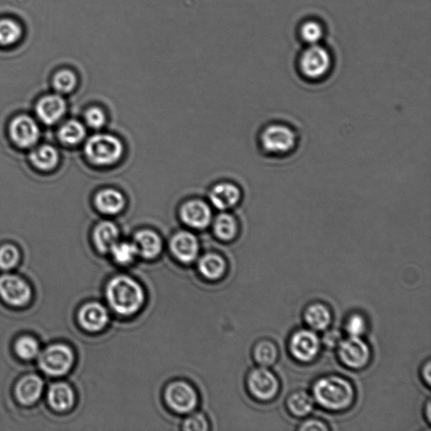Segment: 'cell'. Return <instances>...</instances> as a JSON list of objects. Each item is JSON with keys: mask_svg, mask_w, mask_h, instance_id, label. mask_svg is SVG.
Here are the masks:
<instances>
[{"mask_svg": "<svg viewBox=\"0 0 431 431\" xmlns=\"http://www.w3.org/2000/svg\"><path fill=\"white\" fill-rule=\"evenodd\" d=\"M303 319L308 329L320 332L330 327L333 322V312L329 305L322 302H312L304 308Z\"/></svg>", "mask_w": 431, "mask_h": 431, "instance_id": "cell-14", "label": "cell"}, {"mask_svg": "<svg viewBox=\"0 0 431 431\" xmlns=\"http://www.w3.org/2000/svg\"><path fill=\"white\" fill-rule=\"evenodd\" d=\"M86 123L93 128H101L106 123V115L98 107L90 108L85 114Z\"/></svg>", "mask_w": 431, "mask_h": 431, "instance_id": "cell-39", "label": "cell"}, {"mask_svg": "<svg viewBox=\"0 0 431 431\" xmlns=\"http://www.w3.org/2000/svg\"><path fill=\"white\" fill-rule=\"evenodd\" d=\"M21 35L20 25L11 20H0V44L8 46L19 40Z\"/></svg>", "mask_w": 431, "mask_h": 431, "instance_id": "cell-33", "label": "cell"}, {"mask_svg": "<svg viewBox=\"0 0 431 431\" xmlns=\"http://www.w3.org/2000/svg\"><path fill=\"white\" fill-rule=\"evenodd\" d=\"M321 338L310 329L293 331L287 341V350L291 358L302 364H309L320 356L322 348Z\"/></svg>", "mask_w": 431, "mask_h": 431, "instance_id": "cell-5", "label": "cell"}, {"mask_svg": "<svg viewBox=\"0 0 431 431\" xmlns=\"http://www.w3.org/2000/svg\"><path fill=\"white\" fill-rule=\"evenodd\" d=\"M43 387H44V383L41 377L37 375L25 376L16 386L17 399L24 406H30L40 399Z\"/></svg>", "mask_w": 431, "mask_h": 431, "instance_id": "cell-19", "label": "cell"}, {"mask_svg": "<svg viewBox=\"0 0 431 431\" xmlns=\"http://www.w3.org/2000/svg\"><path fill=\"white\" fill-rule=\"evenodd\" d=\"M20 260V252L11 245L0 248V268L8 271L15 268Z\"/></svg>", "mask_w": 431, "mask_h": 431, "instance_id": "cell-36", "label": "cell"}, {"mask_svg": "<svg viewBox=\"0 0 431 431\" xmlns=\"http://www.w3.org/2000/svg\"><path fill=\"white\" fill-rule=\"evenodd\" d=\"M77 78L71 71H62L56 73L54 78V86L58 92L67 94L75 89Z\"/></svg>", "mask_w": 431, "mask_h": 431, "instance_id": "cell-35", "label": "cell"}, {"mask_svg": "<svg viewBox=\"0 0 431 431\" xmlns=\"http://www.w3.org/2000/svg\"><path fill=\"white\" fill-rule=\"evenodd\" d=\"M430 372H431V363H430V360L428 359L427 360L425 361V363L423 365H422V367L420 369V376H421L422 380H423L425 384L428 387H430V383H431Z\"/></svg>", "mask_w": 431, "mask_h": 431, "instance_id": "cell-41", "label": "cell"}, {"mask_svg": "<svg viewBox=\"0 0 431 431\" xmlns=\"http://www.w3.org/2000/svg\"><path fill=\"white\" fill-rule=\"evenodd\" d=\"M329 426L323 420L315 417H306L298 426L297 430L300 431H328Z\"/></svg>", "mask_w": 431, "mask_h": 431, "instance_id": "cell-38", "label": "cell"}, {"mask_svg": "<svg viewBox=\"0 0 431 431\" xmlns=\"http://www.w3.org/2000/svg\"><path fill=\"white\" fill-rule=\"evenodd\" d=\"M425 419L427 420L429 423L431 422V403L430 400H428L427 403H426L425 408Z\"/></svg>", "mask_w": 431, "mask_h": 431, "instance_id": "cell-42", "label": "cell"}, {"mask_svg": "<svg viewBox=\"0 0 431 431\" xmlns=\"http://www.w3.org/2000/svg\"><path fill=\"white\" fill-rule=\"evenodd\" d=\"M336 349L339 360L348 369L360 371L371 363V347L363 337L343 338Z\"/></svg>", "mask_w": 431, "mask_h": 431, "instance_id": "cell-8", "label": "cell"}, {"mask_svg": "<svg viewBox=\"0 0 431 431\" xmlns=\"http://www.w3.org/2000/svg\"><path fill=\"white\" fill-rule=\"evenodd\" d=\"M200 273L208 280H217L224 275L227 264L219 255L207 254L204 255L198 263Z\"/></svg>", "mask_w": 431, "mask_h": 431, "instance_id": "cell-26", "label": "cell"}, {"mask_svg": "<svg viewBox=\"0 0 431 431\" xmlns=\"http://www.w3.org/2000/svg\"><path fill=\"white\" fill-rule=\"evenodd\" d=\"M106 296L113 310L123 316L134 315L145 301L141 285L128 276L113 277L107 286Z\"/></svg>", "mask_w": 431, "mask_h": 431, "instance_id": "cell-3", "label": "cell"}, {"mask_svg": "<svg viewBox=\"0 0 431 431\" xmlns=\"http://www.w3.org/2000/svg\"><path fill=\"white\" fill-rule=\"evenodd\" d=\"M299 32L302 40L308 45L319 44L324 35L323 25L315 20L305 21Z\"/></svg>", "mask_w": 431, "mask_h": 431, "instance_id": "cell-30", "label": "cell"}, {"mask_svg": "<svg viewBox=\"0 0 431 431\" xmlns=\"http://www.w3.org/2000/svg\"><path fill=\"white\" fill-rule=\"evenodd\" d=\"M49 402L51 407L56 411H68L75 403V393L71 387L66 383H56L50 387Z\"/></svg>", "mask_w": 431, "mask_h": 431, "instance_id": "cell-23", "label": "cell"}, {"mask_svg": "<svg viewBox=\"0 0 431 431\" xmlns=\"http://www.w3.org/2000/svg\"><path fill=\"white\" fill-rule=\"evenodd\" d=\"M238 224L236 219L229 213H221L214 223L216 236L223 241H231L237 236Z\"/></svg>", "mask_w": 431, "mask_h": 431, "instance_id": "cell-28", "label": "cell"}, {"mask_svg": "<svg viewBox=\"0 0 431 431\" xmlns=\"http://www.w3.org/2000/svg\"><path fill=\"white\" fill-rule=\"evenodd\" d=\"M113 259L120 265H128L132 263L138 255L134 243H119L117 242L111 250Z\"/></svg>", "mask_w": 431, "mask_h": 431, "instance_id": "cell-31", "label": "cell"}, {"mask_svg": "<svg viewBox=\"0 0 431 431\" xmlns=\"http://www.w3.org/2000/svg\"><path fill=\"white\" fill-rule=\"evenodd\" d=\"M75 355L71 347L55 344L43 351L39 357V365L43 372L52 377L63 376L71 371Z\"/></svg>", "mask_w": 431, "mask_h": 431, "instance_id": "cell-9", "label": "cell"}, {"mask_svg": "<svg viewBox=\"0 0 431 431\" xmlns=\"http://www.w3.org/2000/svg\"><path fill=\"white\" fill-rule=\"evenodd\" d=\"M302 136L289 121L271 120L265 123L257 137L259 150L265 158L282 160L291 158L299 150Z\"/></svg>", "mask_w": 431, "mask_h": 431, "instance_id": "cell-1", "label": "cell"}, {"mask_svg": "<svg viewBox=\"0 0 431 431\" xmlns=\"http://www.w3.org/2000/svg\"><path fill=\"white\" fill-rule=\"evenodd\" d=\"M333 60L327 49L319 44L308 45L297 62L298 75L308 84H320L329 77Z\"/></svg>", "mask_w": 431, "mask_h": 431, "instance_id": "cell-4", "label": "cell"}, {"mask_svg": "<svg viewBox=\"0 0 431 431\" xmlns=\"http://www.w3.org/2000/svg\"><path fill=\"white\" fill-rule=\"evenodd\" d=\"M134 245L138 255L145 259H154L162 251V241L158 234L151 230L139 231L135 235Z\"/></svg>", "mask_w": 431, "mask_h": 431, "instance_id": "cell-21", "label": "cell"}, {"mask_svg": "<svg viewBox=\"0 0 431 431\" xmlns=\"http://www.w3.org/2000/svg\"><path fill=\"white\" fill-rule=\"evenodd\" d=\"M315 402L311 394L304 390H297L289 395L286 400V408L290 415L299 419H304L311 415Z\"/></svg>", "mask_w": 431, "mask_h": 431, "instance_id": "cell-20", "label": "cell"}, {"mask_svg": "<svg viewBox=\"0 0 431 431\" xmlns=\"http://www.w3.org/2000/svg\"><path fill=\"white\" fill-rule=\"evenodd\" d=\"M119 238V230L111 221H103L95 227L93 233V241L97 249L101 253L110 252L116 245Z\"/></svg>", "mask_w": 431, "mask_h": 431, "instance_id": "cell-22", "label": "cell"}, {"mask_svg": "<svg viewBox=\"0 0 431 431\" xmlns=\"http://www.w3.org/2000/svg\"><path fill=\"white\" fill-rule=\"evenodd\" d=\"M78 322L83 329L90 332H99L108 324L107 309L99 303H87L78 312Z\"/></svg>", "mask_w": 431, "mask_h": 431, "instance_id": "cell-13", "label": "cell"}, {"mask_svg": "<svg viewBox=\"0 0 431 431\" xmlns=\"http://www.w3.org/2000/svg\"><path fill=\"white\" fill-rule=\"evenodd\" d=\"M95 204L98 210L104 214L115 215L125 207L126 201L123 194L119 190L106 189L97 195Z\"/></svg>", "mask_w": 431, "mask_h": 431, "instance_id": "cell-24", "label": "cell"}, {"mask_svg": "<svg viewBox=\"0 0 431 431\" xmlns=\"http://www.w3.org/2000/svg\"><path fill=\"white\" fill-rule=\"evenodd\" d=\"M311 395L315 403L331 413L345 412L356 401V391L346 377L329 374L320 377L312 383Z\"/></svg>", "mask_w": 431, "mask_h": 431, "instance_id": "cell-2", "label": "cell"}, {"mask_svg": "<svg viewBox=\"0 0 431 431\" xmlns=\"http://www.w3.org/2000/svg\"><path fill=\"white\" fill-rule=\"evenodd\" d=\"M183 221L190 228L203 229L211 223L210 207L199 200H193L183 205L181 210Z\"/></svg>", "mask_w": 431, "mask_h": 431, "instance_id": "cell-16", "label": "cell"}, {"mask_svg": "<svg viewBox=\"0 0 431 431\" xmlns=\"http://www.w3.org/2000/svg\"><path fill=\"white\" fill-rule=\"evenodd\" d=\"M85 128L80 121L71 120L60 128L59 137L65 145H75L85 137Z\"/></svg>", "mask_w": 431, "mask_h": 431, "instance_id": "cell-29", "label": "cell"}, {"mask_svg": "<svg viewBox=\"0 0 431 431\" xmlns=\"http://www.w3.org/2000/svg\"><path fill=\"white\" fill-rule=\"evenodd\" d=\"M35 167L41 171H51L59 164V155L55 147L43 145L35 150L30 156Z\"/></svg>", "mask_w": 431, "mask_h": 431, "instance_id": "cell-27", "label": "cell"}, {"mask_svg": "<svg viewBox=\"0 0 431 431\" xmlns=\"http://www.w3.org/2000/svg\"><path fill=\"white\" fill-rule=\"evenodd\" d=\"M207 429V420L202 413H193L183 422V430H184L205 431Z\"/></svg>", "mask_w": 431, "mask_h": 431, "instance_id": "cell-37", "label": "cell"}, {"mask_svg": "<svg viewBox=\"0 0 431 431\" xmlns=\"http://www.w3.org/2000/svg\"><path fill=\"white\" fill-rule=\"evenodd\" d=\"M323 338L321 339L322 345L329 348V349H334L337 348L339 344L342 341V334L341 331L338 329H326L324 331Z\"/></svg>", "mask_w": 431, "mask_h": 431, "instance_id": "cell-40", "label": "cell"}, {"mask_svg": "<svg viewBox=\"0 0 431 431\" xmlns=\"http://www.w3.org/2000/svg\"><path fill=\"white\" fill-rule=\"evenodd\" d=\"M209 198L216 208L227 210L241 201L242 191L232 183L224 182L213 187Z\"/></svg>", "mask_w": 431, "mask_h": 431, "instance_id": "cell-18", "label": "cell"}, {"mask_svg": "<svg viewBox=\"0 0 431 431\" xmlns=\"http://www.w3.org/2000/svg\"><path fill=\"white\" fill-rule=\"evenodd\" d=\"M87 158L97 165L115 164L123 155V147L119 138L109 134L91 137L85 145Z\"/></svg>", "mask_w": 431, "mask_h": 431, "instance_id": "cell-6", "label": "cell"}, {"mask_svg": "<svg viewBox=\"0 0 431 431\" xmlns=\"http://www.w3.org/2000/svg\"><path fill=\"white\" fill-rule=\"evenodd\" d=\"M66 102L58 95H50L39 101L37 113L39 119L47 125L59 121L66 112Z\"/></svg>", "mask_w": 431, "mask_h": 431, "instance_id": "cell-17", "label": "cell"}, {"mask_svg": "<svg viewBox=\"0 0 431 431\" xmlns=\"http://www.w3.org/2000/svg\"><path fill=\"white\" fill-rule=\"evenodd\" d=\"M174 256L182 263L193 262L199 253V243L193 233L182 231L174 235L171 241Z\"/></svg>", "mask_w": 431, "mask_h": 431, "instance_id": "cell-15", "label": "cell"}, {"mask_svg": "<svg viewBox=\"0 0 431 431\" xmlns=\"http://www.w3.org/2000/svg\"><path fill=\"white\" fill-rule=\"evenodd\" d=\"M32 289L23 278L12 274L0 277V297L14 307H24L32 299Z\"/></svg>", "mask_w": 431, "mask_h": 431, "instance_id": "cell-11", "label": "cell"}, {"mask_svg": "<svg viewBox=\"0 0 431 431\" xmlns=\"http://www.w3.org/2000/svg\"><path fill=\"white\" fill-rule=\"evenodd\" d=\"M345 330L348 336L363 337L368 330V322L363 313L352 312L347 317Z\"/></svg>", "mask_w": 431, "mask_h": 431, "instance_id": "cell-32", "label": "cell"}, {"mask_svg": "<svg viewBox=\"0 0 431 431\" xmlns=\"http://www.w3.org/2000/svg\"><path fill=\"white\" fill-rule=\"evenodd\" d=\"M16 351L21 359L32 360L39 353V344L32 337L23 336L17 341Z\"/></svg>", "mask_w": 431, "mask_h": 431, "instance_id": "cell-34", "label": "cell"}, {"mask_svg": "<svg viewBox=\"0 0 431 431\" xmlns=\"http://www.w3.org/2000/svg\"><path fill=\"white\" fill-rule=\"evenodd\" d=\"M164 399L169 408L178 413L193 411L198 403V396L194 387L182 381L174 382L166 387Z\"/></svg>", "mask_w": 431, "mask_h": 431, "instance_id": "cell-10", "label": "cell"}, {"mask_svg": "<svg viewBox=\"0 0 431 431\" xmlns=\"http://www.w3.org/2000/svg\"><path fill=\"white\" fill-rule=\"evenodd\" d=\"M246 385L252 397L262 403L272 401L281 390L279 378L269 368L252 369L248 374Z\"/></svg>", "mask_w": 431, "mask_h": 431, "instance_id": "cell-7", "label": "cell"}, {"mask_svg": "<svg viewBox=\"0 0 431 431\" xmlns=\"http://www.w3.org/2000/svg\"><path fill=\"white\" fill-rule=\"evenodd\" d=\"M252 355L259 367L271 368L279 359L280 351L276 342L269 339H262L255 343Z\"/></svg>", "mask_w": 431, "mask_h": 431, "instance_id": "cell-25", "label": "cell"}, {"mask_svg": "<svg viewBox=\"0 0 431 431\" xmlns=\"http://www.w3.org/2000/svg\"><path fill=\"white\" fill-rule=\"evenodd\" d=\"M10 133L13 142L23 149L36 145L40 137V130L36 121L28 116H17L13 120Z\"/></svg>", "mask_w": 431, "mask_h": 431, "instance_id": "cell-12", "label": "cell"}]
</instances>
